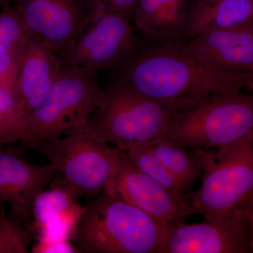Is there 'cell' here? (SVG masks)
<instances>
[{
	"mask_svg": "<svg viewBox=\"0 0 253 253\" xmlns=\"http://www.w3.org/2000/svg\"><path fill=\"white\" fill-rule=\"evenodd\" d=\"M181 38L140 47L115 69L113 80L151 99L181 109L208 95L252 87L253 73L218 72L191 57Z\"/></svg>",
	"mask_w": 253,
	"mask_h": 253,
	"instance_id": "6da1fadb",
	"label": "cell"
},
{
	"mask_svg": "<svg viewBox=\"0 0 253 253\" xmlns=\"http://www.w3.org/2000/svg\"><path fill=\"white\" fill-rule=\"evenodd\" d=\"M167 226L104 189L70 241L81 253H164Z\"/></svg>",
	"mask_w": 253,
	"mask_h": 253,
	"instance_id": "7a4b0ae2",
	"label": "cell"
},
{
	"mask_svg": "<svg viewBox=\"0 0 253 253\" xmlns=\"http://www.w3.org/2000/svg\"><path fill=\"white\" fill-rule=\"evenodd\" d=\"M101 104L86 128L98 140L121 151L162 137L179 109L147 97L114 81L104 89Z\"/></svg>",
	"mask_w": 253,
	"mask_h": 253,
	"instance_id": "3957f363",
	"label": "cell"
},
{
	"mask_svg": "<svg viewBox=\"0 0 253 253\" xmlns=\"http://www.w3.org/2000/svg\"><path fill=\"white\" fill-rule=\"evenodd\" d=\"M253 133V95H208L177 111L162 137L186 149L222 147Z\"/></svg>",
	"mask_w": 253,
	"mask_h": 253,
	"instance_id": "277c9868",
	"label": "cell"
},
{
	"mask_svg": "<svg viewBox=\"0 0 253 253\" xmlns=\"http://www.w3.org/2000/svg\"><path fill=\"white\" fill-rule=\"evenodd\" d=\"M200 152L202 184L190 203L196 214L206 221H218L236 211L253 208V133Z\"/></svg>",
	"mask_w": 253,
	"mask_h": 253,
	"instance_id": "5b68a950",
	"label": "cell"
},
{
	"mask_svg": "<svg viewBox=\"0 0 253 253\" xmlns=\"http://www.w3.org/2000/svg\"><path fill=\"white\" fill-rule=\"evenodd\" d=\"M96 73L66 63L44 101L23 118L13 143L58 139L84 126L104 97Z\"/></svg>",
	"mask_w": 253,
	"mask_h": 253,
	"instance_id": "8992f818",
	"label": "cell"
},
{
	"mask_svg": "<svg viewBox=\"0 0 253 253\" xmlns=\"http://www.w3.org/2000/svg\"><path fill=\"white\" fill-rule=\"evenodd\" d=\"M21 146L38 151L56 173L83 194L104 190L117 163L119 150L101 142L86 128V123L63 138L21 141Z\"/></svg>",
	"mask_w": 253,
	"mask_h": 253,
	"instance_id": "52a82bcc",
	"label": "cell"
},
{
	"mask_svg": "<svg viewBox=\"0 0 253 253\" xmlns=\"http://www.w3.org/2000/svg\"><path fill=\"white\" fill-rule=\"evenodd\" d=\"M131 23L112 13L88 15L63 60L96 72L119 68L141 47Z\"/></svg>",
	"mask_w": 253,
	"mask_h": 253,
	"instance_id": "ba28073f",
	"label": "cell"
},
{
	"mask_svg": "<svg viewBox=\"0 0 253 253\" xmlns=\"http://www.w3.org/2000/svg\"><path fill=\"white\" fill-rule=\"evenodd\" d=\"M253 253V208L236 211L221 220L168 224L164 253Z\"/></svg>",
	"mask_w": 253,
	"mask_h": 253,
	"instance_id": "9c48e42d",
	"label": "cell"
},
{
	"mask_svg": "<svg viewBox=\"0 0 253 253\" xmlns=\"http://www.w3.org/2000/svg\"><path fill=\"white\" fill-rule=\"evenodd\" d=\"M163 224L196 214L187 201L178 199L120 151L116 167L104 189Z\"/></svg>",
	"mask_w": 253,
	"mask_h": 253,
	"instance_id": "30bf717a",
	"label": "cell"
},
{
	"mask_svg": "<svg viewBox=\"0 0 253 253\" xmlns=\"http://www.w3.org/2000/svg\"><path fill=\"white\" fill-rule=\"evenodd\" d=\"M133 164L178 199L201 179L203 158L199 149H190L159 137L126 151Z\"/></svg>",
	"mask_w": 253,
	"mask_h": 253,
	"instance_id": "8fae6325",
	"label": "cell"
},
{
	"mask_svg": "<svg viewBox=\"0 0 253 253\" xmlns=\"http://www.w3.org/2000/svg\"><path fill=\"white\" fill-rule=\"evenodd\" d=\"M28 33L63 59L87 13L83 0H12Z\"/></svg>",
	"mask_w": 253,
	"mask_h": 253,
	"instance_id": "7c38bea8",
	"label": "cell"
},
{
	"mask_svg": "<svg viewBox=\"0 0 253 253\" xmlns=\"http://www.w3.org/2000/svg\"><path fill=\"white\" fill-rule=\"evenodd\" d=\"M184 51L204 66L231 74L253 73V19L202 33L183 44Z\"/></svg>",
	"mask_w": 253,
	"mask_h": 253,
	"instance_id": "4fadbf2b",
	"label": "cell"
},
{
	"mask_svg": "<svg viewBox=\"0 0 253 253\" xmlns=\"http://www.w3.org/2000/svg\"><path fill=\"white\" fill-rule=\"evenodd\" d=\"M56 174L49 163L33 164L17 153L0 150V204L7 203L20 220H27L36 196Z\"/></svg>",
	"mask_w": 253,
	"mask_h": 253,
	"instance_id": "5bb4252c",
	"label": "cell"
},
{
	"mask_svg": "<svg viewBox=\"0 0 253 253\" xmlns=\"http://www.w3.org/2000/svg\"><path fill=\"white\" fill-rule=\"evenodd\" d=\"M66 65L64 60L30 35L18 65L15 94L28 114L49 92Z\"/></svg>",
	"mask_w": 253,
	"mask_h": 253,
	"instance_id": "9a60e30c",
	"label": "cell"
},
{
	"mask_svg": "<svg viewBox=\"0 0 253 253\" xmlns=\"http://www.w3.org/2000/svg\"><path fill=\"white\" fill-rule=\"evenodd\" d=\"M253 19V0H191L181 39L230 28Z\"/></svg>",
	"mask_w": 253,
	"mask_h": 253,
	"instance_id": "2e32d148",
	"label": "cell"
},
{
	"mask_svg": "<svg viewBox=\"0 0 253 253\" xmlns=\"http://www.w3.org/2000/svg\"><path fill=\"white\" fill-rule=\"evenodd\" d=\"M191 0H139L132 21L157 41L181 38Z\"/></svg>",
	"mask_w": 253,
	"mask_h": 253,
	"instance_id": "e0dca14e",
	"label": "cell"
},
{
	"mask_svg": "<svg viewBox=\"0 0 253 253\" xmlns=\"http://www.w3.org/2000/svg\"><path fill=\"white\" fill-rule=\"evenodd\" d=\"M49 184L50 189L43 190L33 201L31 211L33 231H39L46 221L77 203L84 196L81 190L61 175L54 177Z\"/></svg>",
	"mask_w": 253,
	"mask_h": 253,
	"instance_id": "ac0fdd59",
	"label": "cell"
},
{
	"mask_svg": "<svg viewBox=\"0 0 253 253\" xmlns=\"http://www.w3.org/2000/svg\"><path fill=\"white\" fill-rule=\"evenodd\" d=\"M30 34L12 4L0 11V56L22 51Z\"/></svg>",
	"mask_w": 253,
	"mask_h": 253,
	"instance_id": "d6986e66",
	"label": "cell"
},
{
	"mask_svg": "<svg viewBox=\"0 0 253 253\" xmlns=\"http://www.w3.org/2000/svg\"><path fill=\"white\" fill-rule=\"evenodd\" d=\"M86 206L76 203L67 209L51 218L40 229L39 242L70 241L71 234L77 225Z\"/></svg>",
	"mask_w": 253,
	"mask_h": 253,
	"instance_id": "ffe728a7",
	"label": "cell"
},
{
	"mask_svg": "<svg viewBox=\"0 0 253 253\" xmlns=\"http://www.w3.org/2000/svg\"><path fill=\"white\" fill-rule=\"evenodd\" d=\"M24 109L16 94L11 89L0 87V146L11 144Z\"/></svg>",
	"mask_w": 253,
	"mask_h": 253,
	"instance_id": "44dd1931",
	"label": "cell"
},
{
	"mask_svg": "<svg viewBox=\"0 0 253 253\" xmlns=\"http://www.w3.org/2000/svg\"><path fill=\"white\" fill-rule=\"evenodd\" d=\"M33 232L19 220L0 214V253H28Z\"/></svg>",
	"mask_w": 253,
	"mask_h": 253,
	"instance_id": "7402d4cb",
	"label": "cell"
},
{
	"mask_svg": "<svg viewBox=\"0 0 253 253\" xmlns=\"http://www.w3.org/2000/svg\"><path fill=\"white\" fill-rule=\"evenodd\" d=\"M87 15L112 13L132 21L139 0H83Z\"/></svg>",
	"mask_w": 253,
	"mask_h": 253,
	"instance_id": "603a6c76",
	"label": "cell"
},
{
	"mask_svg": "<svg viewBox=\"0 0 253 253\" xmlns=\"http://www.w3.org/2000/svg\"><path fill=\"white\" fill-rule=\"evenodd\" d=\"M22 51L0 56V87L15 92V83Z\"/></svg>",
	"mask_w": 253,
	"mask_h": 253,
	"instance_id": "cb8c5ba5",
	"label": "cell"
},
{
	"mask_svg": "<svg viewBox=\"0 0 253 253\" xmlns=\"http://www.w3.org/2000/svg\"><path fill=\"white\" fill-rule=\"evenodd\" d=\"M33 253H77L78 248L71 241L39 242L32 248Z\"/></svg>",
	"mask_w": 253,
	"mask_h": 253,
	"instance_id": "d4e9b609",
	"label": "cell"
},
{
	"mask_svg": "<svg viewBox=\"0 0 253 253\" xmlns=\"http://www.w3.org/2000/svg\"><path fill=\"white\" fill-rule=\"evenodd\" d=\"M12 3V0H0V8L6 7V6H9Z\"/></svg>",
	"mask_w": 253,
	"mask_h": 253,
	"instance_id": "484cf974",
	"label": "cell"
}]
</instances>
